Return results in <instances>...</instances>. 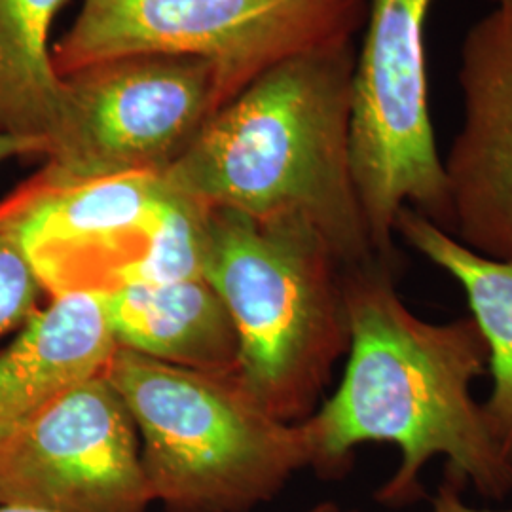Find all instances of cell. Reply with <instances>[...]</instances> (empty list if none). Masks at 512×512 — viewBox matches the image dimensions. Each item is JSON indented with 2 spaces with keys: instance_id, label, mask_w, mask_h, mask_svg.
Wrapping results in <instances>:
<instances>
[{
  "instance_id": "obj_1",
  "label": "cell",
  "mask_w": 512,
  "mask_h": 512,
  "mask_svg": "<svg viewBox=\"0 0 512 512\" xmlns=\"http://www.w3.org/2000/svg\"><path fill=\"white\" fill-rule=\"evenodd\" d=\"M399 266L374 260L344 272L349 348L336 391L304 420L311 467L323 478L349 471L355 448L393 444L399 467L376 490L387 509L425 497L423 471L446 459L444 478L501 501L512 494V463L473 395L490 351L475 319H421L397 291Z\"/></svg>"
},
{
  "instance_id": "obj_2",
  "label": "cell",
  "mask_w": 512,
  "mask_h": 512,
  "mask_svg": "<svg viewBox=\"0 0 512 512\" xmlns=\"http://www.w3.org/2000/svg\"><path fill=\"white\" fill-rule=\"evenodd\" d=\"M355 54L342 42L260 74L165 169V183L207 209L306 220L346 270L380 260L351 171Z\"/></svg>"
},
{
  "instance_id": "obj_3",
  "label": "cell",
  "mask_w": 512,
  "mask_h": 512,
  "mask_svg": "<svg viewBox=\"0 0 512 512\" xmlns=\"http://www.w3.org/2000/svg\"><path fill=\"white\" fill-rule=\"evenodd\" d=\"M344 272L306 220L207 213L203 277L238 332L236 378L277 420H308L348 355Z\"/></svg>"
},
{
  "instance_id": "obj_4",
  "label": "cell",
  "mask_w": 512,
  "mask_h": 512,
  "mask_svg": "<svg viewBox=\"0 0 512 512\" xmlns=\"http://www.w3.org/2000/svg\"><path fill=\"white\" fill-rule=\"evenodd\" d=\"M105 376L128 406L150 492L165 512H253L311 467L306 423L277 420L236 376L122 348Z\"/></svg>"
},
{
  "instance_id": "obj_5",
  "label": "cell",
  "mask_w": 512,
  "mask_h": 512,
  "mask_svg": "<svg viewBox=\"0 0 512 512\" xmlns=\"http://www.w3.org/2000/svg\"><path fill=\"white\" fill-rule=\"evenodd\" d=\"M368 0H84L55 42L61 78L95 63L139 54L209 61L222 107L277 63L353 42Z\"/></svg>"
},
{
  "instance_id": "obj_6",
  "label": "cell",
  "mask_w": 512,
  "mask_h": 512,
  "mask_svg": "<svg viewBox=\"0 0 512 512\" xmlns=\"http://www.w3.org/2000/svg\"><path fill=\"white\" fill-rule=\"evenodd\" d=\"M437 0H368L355 54L351 171L374 253L403 266V207L452 234L444 162L429 109L427 19Z\"/></svg>"
},
{
  "instance_id": "obj_7",
  "label": "cell",
  "mask_w": 512,
  "mask_h": 512,
  "mask_svg": "<svg viewBox=\"0 0 512 512\" xmlns=\"http://www.w3.org/2000/svg\"><path fill=\"white\" fill-rule=\"evenodd\" d=\"M63 80L67 114L42 169L65 181L164 173L222 109L217 71L198 57L126 55Z\"/></svg>"
},
{
  "instance_id": "obj_8",
  "label": "cell",
  "mask_w": 512,
  "mask_h": 512,
  "mask_svg": "<svg viewBox=\"0 0 512 512\" xmlns=\"http://www.w3.org/2000/svg\"><path fill=\"white\" fill-rule=\"evenodd\" d=\"M162 173L65 181L40 169L0 202L44 294H101L139 281L171 200Z\"/></svg>"
},
{
  "instance_id": "obj_9",
  "label": "cell",
  "mask_w": 512,
  "mask_h": 512,
  "mask_svg": "<svg viewBox=\"0 0 512 512\" xmlns=\"http://www.w3.org/2000/svg\"><path fill=\"white\" fill-rule=\"evenodd\" d=\"M152 505L135 423L105 372L0 444V507L148 512Z\"/></svg>"
},
{
  "instance_id": "obj_10",
  "label": "cell",
  "mask_w": 512,
  "mask_h": 512,
  "mask_svg": "<svg viewBox=\"0 0 512 512\" xmlns=\"http://www.w3.org/2000/svg\"><path fill=\"white\" fill-rule=\"evenodd\" d=\"M458 82L461 124L442 158L452 236L478 255L512 260V6L469 27Z\"/></svg>"
},
{
  "instance_id": "obj_11",
  "label": "cell",
  "mask_w": 512,
  "mask_h": 512,
  "mask_svg": "<svg viewBox=\"0 0 512 512\" xmlns=\"http://www.w3.org/2000/svg\"><path fill=\"white\" fill-rule=\"evenodd\" d=\"M116 349L99 296L52 298L0 351V444L74 385L103 374Z\"/></svg>"
},
{
  "instance_id": "obj_12",
  "label": "cell",
  "mask_w": 512,
  "mask_h": 512,
  "mask_svg": "<svg viewBox=\"0 0 512 512\" xmlns=\"http://www.w3.org/2000/svg\"><path fill=\"white\" fill-rule=\"evenodd\" d=\"M99 300L118 348L188 370L236 376L238 332L203 275L126 285Z\"/></svg>"
},
{
  "instance_id": "obj_13",
  "label": "cell",
  "mask_w": 512,
  "mask_h": 512,
  "mask_svg": "<svg viewBox=\"0 0 512 512\" xmlns=\"http://www.w3.org/2000/svg\"><path fill=\"white\" fill-rule=\"evenodd\" d=\"M395 234L463 289L490 351L492 391L482 410L512 463V260L478 255L412 207L401 209Z\"/></svg>"
},
{
  "instance_id": "obj_14",
  "label": "cell",
  "mask_w": 512,
  "mask_h": 512,
  "mask_svg": "<svg viewBox=\"0 0 512 512\" xmlns=\"http://www.w3.org/2000/svg\"><path fill=\"white\" fill-rule=\"evenodd\" d=\"M65 2L0 0V133L37 139L48 150L67 114V86L50 44Z\"/></svg>"
},
{
  "instance_id": "obj_15",
  "label": "cell",
  "mask_w": 512,
  "mask_h": 512,
  "mask_svg": "<svg viewBox=\"0 0 512 512\" xmlns=\"http://www.w3.org/2000/svg\"><path fill=\"white\" fill-rule=\"evenodd\" d=\"M44 289L18 238L0 215V336L21 329L40 308Z\"/></svg>"
},
{
  "instance_id": "obj_16",
  "label": "cell",
  "mask_w": 512,
  "mask_h": 512,
  "mask_svg": "<svg viewBox=\"0 0 512 512\" xmlns=\"http://www.w3.org/2000/svg\"><path fill=\"white\" fill-rule=\"evenodd\" d=\"M427 512H512V509H476L463 501V488L456 482L442 478L437 494L431 497V505Z\"/></svg>"
},
{
  "instance_id": "obj_17",
  "label": "cell",
  "mask_w": 512,
  "mask_h": 512,
  "mask_svg": "<svg viewBox=\"0 0 512 512\" xmlns=\"http://www.w3.org/2000/svg\"><path fill=\"white\" fill-rule=\"evenodd\" d=\"M46 145L37 139L27 137H14L0 133V164L14 160V158H27V156H46Z\"/></svg>"
},
{
  "instance_id": "obj_18",
  "label": "cell",
  "mask_w": 512,
  "mask_h": 512,
  "mask_svg": "<svg viewBox=\"0 0 512 512\" xmlns=\"http://www.w3.org/2000/svg\"><path fill=\"white\" fill-rule=\"evenodd\" d=\"M300 512H359L355 511V509H348V507H342V505H338V503H334V501H321V503H317V505H313L310 509H304V511Z\"/></svg>"
},
{
  "instance_id": "obj_19",
  "label": "cell",
  "mask_w": 512,
  "mask_h": 512,
  "mask_svg": "<svg viewBox=\"0 0 512 512\" xmlns=\"http://www.w3.org/2000/svg\"><path fill=\"white\" fill-rule=\"evenodd\" d=\"M0 512H46L38 509H27V507H0Z\"/></svg>"
},
{
  "instance_id": "obj_20",
  "label": "cell",
  "mask_w": 512,
  "mask_h": 512,
  "mask_svg": "<svg viewBox=\"0 0 512 512\" xmlns=\"http://www.w3.org/2000/svg\"><path fill=\"white\" fill-rule=\"evenodd\" d=\"M494 8L497 6H512V0H488Z\"/></svg>"
}]
</instances>
